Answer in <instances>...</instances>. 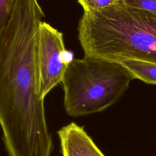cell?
Returning <instances> with one entry per match:
<instances>
[{
    "mask_svg": "<svg viewBox=\"0 0 156 156\" xmlns=\"http://www.w3.org/2000/svg\"><path fill=\"white\" fill-rule=\"evenodd\" d=\"M44 17L38 0H14L0 36V126L9 156H51L53 151L37 67Z\"/></svg>",
    "mask_w": 156,
    "mask_h": 156,
    "instance_id": "cell-1",
    "label": "cell"
},
{
    "mask_svg": "<svg viewBox=\"0 0 156 156\" xmlns=\"http://www.w3.org/2000/svg\"><path fill=\"white\" fill-rule=\"evenodd\" d=\"M84 55L119 62L156 64V12L121 1L99 10L84 11L78 27Z\"/></svg>",
    "mask_w": 156,
    "mask_h": 156,
    "instance_id": "cell-2",
    "label": "cell"
},
{
    "mask_svg": "<svg viewBox=\"0 0 156 156\" xmlns=\"http://www.w3.org/2000/svg\"><path fill=\"white\" fill-rule=\"evenodd\" d=\"M132 79L119 62L86 55L73 59L62 82L65 112L72 117L102 112L118 101Z\"/></svg>",
    "mask_w": 156,
    "mask_h": 156,
    "instance_id": "cell-3",
    "label": "cell"
},
{
    "mask_svg": "<svg viewBox=\"0 0 156 156\" xmlns=\"http://www.w3.org/2000/svg\"><path fill=\"white\" fill-rule=\"evenodd\" d=\"M66 52L63 33L42 21L37 30L36 57L39 93L43 99L62 82L70 62L65 58Z\"/></svg>",
    "mask_w": 156,
    "mask_h": 156,
    "instance_id": "cell-4",
    "label": "cell"
},
{
    "mask_svg": "<svg viewBox=\"0 0 156 156\" xmlns=\"http://www.w3.org/2000/svg\"><path fill=\"white\" fill-rule=\"evenodd\" d=\"M63 156H105L83 127L74 122L57 131Z\"/></svg>",
    "mask_w": 156,
    "mask_h": 156,
    "instance_id": "cell-5",
    "label": "cell"
},
{
    "mask_svg": "<svg viewBox=\"0 0 156 156\" xmlns=\"http://www.w3.org/2000/svg\"><path fill=\"white\" fill-rule=\"evenodd\" d=\"M131 74L132 79H138L152 84H156V64L146 61L126 59L119 62Z\"/></svg>",
    "mask_w": 156,
    "mask_h": 156,
    "instance_id": "cell-6",
    "label": "cell"
},
{
    "mask_svg": "<svg viewBox=\"0 0 156 156\" xmlns=\"http://www.w3.org/2000/svg\"><path fill=\"white\" fill-rule=\"evenodd\" d=\"M84 11L99 10L114 5L121 0H77Z\"/></svg>",
    "mask_w": 156,
    "mask_h": 156,
    "instance_id": "cell-7",
    "label": "cell"
},
{
    "mask_svg": "<svg viewBox=\"0 0 156 156\" xmlns=\"http://www.w3.org/2000/svg\"><path fill=\"white\" fill-rule=\"evenodd\" d=\"M14 0H0V36L10 19Z\"/></svg>",
    "mask_w": 156,
    "mask_h": 156,
    "instance_id": "cell-8",
    "label": "cell"
},
{
    "mask_svg": "<svg viewBox=\"0 0 156 156\" xmlns=\"http://www.w3.org/2000/svg\"><path fill=\"white\" fill-rule=\"evenodd\" d=\"M129 5L156 12V0H121Z\"/></svg>",
    "mask_w": 156,
    "mask_h": 156,
    "instance_id": "cell-9",
    "label": "cell"
}]
</instances>
